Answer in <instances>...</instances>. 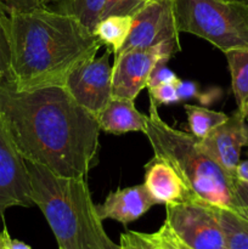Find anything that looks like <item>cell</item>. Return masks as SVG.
<instances>
[{
    "mask_svg": "<svg viewBox=\"0 0 248 249\" xmlns=\"http://www.w3.org/2000/svg\"><path fill=\"white\" fill-rule=\"evenodd\" d=\"M0 118L27 162L62 178H87L94 165L99 123L65 87L19 91L4 80Z\"/></svg>",
    "mask_w": 248,
    "mask_h": 249,
    "instance_id": "cell-1",
    "label": "cell"
},
{
    "mask_svg": "<svg viewBox=\"0 0 248 249\" xmlns=\"http://www.w3.org/2000/svg\"><path fill=\"white\" fill-rule=\"evenodd\" d=\"M7 82L16 90L63 87L68 75L101 48L92 32L77 18L39 7L10 11Z\"/></svg>",
    "mask_w": 248,
    "mask_h": 249,
    "instance_id": "cell-2",
    "label": "cell"
},
{
    "mask_svg": "<svg viewBox=\"0 0 248 249\" xmlns=\"http://www.w3.org/2000/svg\"><path fill=\"white\" fill-rule=\"evenodd\" d=\"M32 199L48 221L58 249H121L108 237L87 178H62L27 162Z\"/></svg>",
    "mask_w": 248,
    "mask_h": 249,
    "instance_id": "cell-3",
    "label": "cell"
},
{
    "mask_svg": "<svg viewBox=\"0 0 248 249\" xmlns=\"http://www.w3.org/2000/svg\"><path fill=\"white\" fill-rule=\"evenodd\" d=\"M145 135L153 156L169 163L197 199L230 211L240 207L236 178L201 150L198 139L165 123L158 113L157 104L151 99Z\"/></svg>",
    "mask_w": 248,
    "mask_h": 249,
    "instance_id": "cell-4",
    "label": "cell"
},
{
    "mask_svg": "<svg viewBox=\"0 0 248 249\" xmlns=\"http://www.w3.org/2000/svg\"><path fill=\"white\" fill-rule=\"evenodd\" d=\"M180 33L204 39L224 53L248 49V5L226 0H173Z\"/></svg>",
    "mask_w": 248,
    "mask_h": 249,
    "instance_id": "cell-5",
    "label": "cell"
},
{
    "mask_svg": "<svg viewBox=\"0 0 248 249\" xmlns=\"http://www.w3.org/2000/svg\"><path fill=\"white\" fill-rule=\"evenodd\" d=\"M168 228L190 249H228L218 207L201 199L165 206Z\"/></svg>",
    "mask_w": 248,
    "mask_h": 249,
    "instance_id": "cell-6",
    "label": "cell"
},
{
    "mask_svg": "<svg viewBox=\"0 0 248 249\" xmlns=\"http://www.w3.org/2000/svg\"><path fill=\"white\" fill-rule=\"evenodd\" d=\"M173 0H155L133 15L130 33L123 49L157 50L172 58L181 51Z\"/></svg>",
    "mask_w": 248,
    "mask_h": 249,
    "instance_id": "cell-7",
    "label": "cell"
},
{
    "mask_svg": "<svg viewBox=\"0 0 248 249\" xmlns=\"http://www.w3.org/2000/svg\"><path fill=\"white\" fill-rule=\"evenodd\" d=\"M111 51L106 49L104 55L95 56L78 66L66 80L63 87L73 99L92 116L97 117L112 99Z\"/></svg>",
    "mask_w": 248,
    "mask_h": 249,
    "instance_id": "cell-8",
    "label": "cell"
},
{
    "mask_svg": "<svg viewBox=\"0 0 248 249\" xmlns=\"http://www.w3.org/2000/svg\"><path fill=\"white\" fill-rule=\"evenodd\" d=\"M27 160L0 118V213L12 207L33 206Z\"/></svg>",
    "mask_w": 248,
    "mask_h": 249,
    "instance_id": "cell-9",
    "label": "cell"
},
{
    "mask_svg": "<svg viewBox=\"0 0 248 249\" xmlns=\"http://www.w3.org/2000/svg\"><path fill=\"white\" fill-rule=\"evenodd\" d=\"M169 60L157 50H121L114 55L112 66V97L135 101L141 90L147 88L148 78L156 66Z\"/></svg>",
    "mask_w": 248,
    "mask_h": 249,
    "instance_id": "cell-10",
    "label": "cell"
},
{
    "mask_svg": "<svg viewBox=\"0 0 248 249\" xmlns=\"http://www.w3.org/2000/svg\"><path fill=\"white\" fill-rule=\"evenodd\" d=\"M198 146L226 173L235 177L241 160V151L248 146L247 121L240 112L235 111L206 138L198 140Z\"/></svg>",
    "mask_w": 248,
    "mask_h": 249,
    "instance_id": "cell-11",
    "label": "cell"
},
{
    "mask_svg": "<svg viewBox=\"0 0 248 249\" xmlns=\"http://www.w3.org/2000/svg\"><path fill=\"white\" fill-rule=\"evenodd\" d=\"M156 204L145 184H140L109 192L105 201L97 204L96 211L102 221L114 220L128 225L139 220Z\"/></svg>",
    "mask_w": 248,
    "mask_h": 249,
    "instance_id": "cell-12",
    "label": "cell"
},
{
    "mask_svg": "<svg viewBox=\"0 0 248 249\" xmlns=\"http://www.w3.org/2000/svg\"><path fill=\"white\" fill-rule=\"evenodd\" d=\"M145 184L157 204H177L197 199L174 168L164 160L155 157L145 165Z\"/></svg>",
    "mask_w": 248,
    "mask_h": 249,
    "instance_id": "cell-13",
    "label": "cell"
},
{
    "mask_svg": "<svg viewBox=\"0 0 248 249\" xmlns=\"http://www.w3.org/2000/svg\"><path fill=\"white\" fill-rule=\"evenodd\" d=\"M100 130L109 134H125L130 131H146L148 116L135 107V101L112 97L101 113L96 117Z\"/></svg>",
    "mask_w": 248,
    "mask_h": 249,
    "instance_id": "cell-14",
    "label": "cell"
},
{
    "mask_svg": "<svg viewBox=\"0 0 248 249\" xmlns=\"http://www.w3.org/2000/svg\"><path fill=\"white\" fill-rule=\"evenodd\" d=\"M237 111L248 122V49L225 53Z\"/></svg>",
    "mask_w": 248,
    "mask_h": 249,
    "instance_id": "cell-15",
    "label": "cell"
},
{
    "mask_svg": "<svg viewBox=\"0 0 248 249\" xmlns=\"http://www.w3.org/2000/svg\"><path fill=\"white\" fill-rule=\"evenodd\" d=\"M131 22L133 16L130 15H111L102 17L95 26L92 33L101 45H105L113 55H117L128 39Z\"/></svg>",
    "mask_w": 248,
    "mask_h": 249,
    "instance_id": "cell-16",
    "label": "cell"
},
{
    "mask_svg": "<svg viewBox=\"0 0 248 249\" xmlns=\"http://www.w3.org/2000/svg\"><path fill=\"white\" fill-rule=\"evenodd\" d=\"M184 108L187 116L190 133L198 140L206 138L213 129L224 123L229 117L224 112H216L196 105H184Z\"/></svg>",
    "mask_w": 248,
    "mask_h": 249,
    "instance_id": "cell-17",
    "label": "cell"
},
{
    "mask_svg": "<svg viewBox=\"0 0 248 249\" xmlns=\"http://www.w3.org/2000/svg\"><path fill=\"white\" fill-rule=\"evenodd\" d=\"M106 0H58L57 11L77 18L90 32L101 18Z\"/></svg>",
    "mask_w": 248,
    "mask_h": 249,
    "instance_id": "cell-18",
    "label": "cell"
},
{
    "mask_svg": "<svg viewBox=\"0 0 248 249\" xmlns=\"http://www.w3.org/2000/svg\"><path fill=\"white\" fill-rule=\"evenodd\" d=\"M228 249H248V220L230 209H218Z\"/></svg>",
    "mask_w": 248,
    "mask_h": 249,
    "instance_id": "cell-19",
    "label": "cell"
},
{
    "mask_svg": "<svg viewBox=\"0 0 248 249\" xmlns=\"http://www.w3.org/2000/svg\"><path fill=\"white\" fill-rule=\"evenodd\" d=\"M9 19L10 11L0 0V83L9 78Z\"/></svg>",
    "mask_w": 248,
    "mask_h": 249,
    "instance_id": "cell-20",
    "label": "cell"
},
{
    "mask_svg": "<svg viewBox=\"0 0 248 249\" xmlns=\"http://www.w3.org/2000/svg\"><path fill=\"white\" fill-rule=\"evenodd\" d=\"M145 4L142 0H106L101 18L111 15H130L133 16ZM100 18V19H101Z\"/></svg>",
    "mask_w": 248,
    "mask_h": 249,
    "instance_id": "cell-21",
    "label": "cell"
},
{
    "mask_svg": "<svg viewBox=\"0 0 248 249\" xmlns=\"http://www.w3.org/2000/svg\"><path fill=\"white\" fill-rule=\"evenodd\" d=\"M147 89L150 99L153 100L157 105H174L180 102L177 83H167V84L156 85Z\"/></svg>",
    "mask_w": 248,
    "mask_h": 249,
    "instance_id": "cell-22",
    "label": "cell"
},
{
    "mask_svg": "<svg viewBox=\"0 0 248 249\" xmlns=\"http://www.w3.org/2000/svg\"><path fill=\"white\" fill-rule=\"evenodd\" d=\"M121 249H155V246L147 237V233L128 231L122 233L119 240Z\"/></svg>",
    "mask_w": 248,
    "mask_h": 249,
    "instance_id": "cell-23",
    "label": "cell"
},
{
    "mask_svg": "<svg viewBox=\"0 0 248 249\" xmlns=\"http://www.w3.org/2000/svg\"><path fill=\"white\" fill-rule=\"evenodd\" d=\"M147 236L160 249H182L177 236L165 223L160 226L159 230L153 233H147Z\"/></svg>",
    "mask_w": 248,
    "mask_h": 249,
    "instance_id": "cell-24",
    "label": "cell"
},
{
    "mask_svg": "<svg viewBox=\"0 0 248 249\" xmlns=\"http://www.w3.org/2000/svg\"><path fill=\"white\" fill-rule=\"evenodd\" d=\"M165 63H159L155 67V70L151 73L150 78H148L147 88L156 87V85L167 84V83H177L179 80L177 75L175 74L173 71L165 67Z\"/></svg>",
    "mask_w": 248,
    "mask_h": 249,
    "instance_id": "cell-25",
    "label": "cell"
},
{
    "mask_svg": "<svg viewBox=\"0 0 248 249\" xmlns=\"http://www.w3.org/2000/svg\"><path fill=\"white\" fill-rule=\"evenodd\" d=\"M9 11H31L45 7L53 0H1Z\"/></svg>",
    "mask_w": 248,
    "mask_h": 249,
    "instance_id": "cell-26",
    "label": "cell"
},
{
    "mask_svg": "<svg viewBox=\"0 0 248 249\" xmlns=\"http://www.w3.org/2000/svg\"><path fill=\"white\" fill-rule=\"evenodd\" d=\"M177 95L180 97V101L189 99H195V97H199L198 85L195 82H190V80H181L179 79L177 82Z\"/></svg>",
    "mask_w": 248,
    "mask_h": 249,
    "instance_id": "cell-27",
    "label": "cell"
},
{
    "mask_svg": "<svg viewBox=\"0 0 248 249\" xmlns=\"http://www.w3.org/2000/svg\"><path fill=\"white\" fill-rule=\"evenodd\" d=\"M2 242H4L2 247L6 249H32L27 243L10 237L6 228H4V230H2Z\"/></svg>",
    "mask_w": 248,
    "mask_h": 249,
    "instance_id": "cell-28",
    "label": "cell"
},
{
    "mask_svg": "<svg viewBox=\"0 0 248 249\" xmlns=\"http://www.w3.org/2000/svg\"><path fill=\"white\" fill-rule=\"evenodd\" d=\"M235 190H236V195H237V199H238V203H240V207L248 206V184L247 182L240 181V180L236 179Z\"/></svg>",
    "mask_w": 248,
    "mask_h": 249,
    "instance_id": "cell-29",
    "label": "cell"
},
{
    "mask_svg": "<svg viewBox=\"0 0 248 249\" xmlns=\"http://www.w3.org/2000/svg\"><path fill=\"white\" fill-rule=\"evenodd\" d=\"M235 178L240 181L248 184V160H240L235 172Z\"/></svg>",
    "mask_w": 248,
    "mask_h": 249,
    "instance_id": "cell-30",
    "label": "cell"
},
{
    "mask_svg": "<svg viewBox=\"0 0 248 249\" xmlns=\"http://www.w3.org/2000/svg\"><path fill=\"white\" fill-rule=\"evenodd\" d=\"M233 212H236L238 215H241L242 218H245L246 220H248V206L238 207V208H236Z\"/></svg>",
    "mask_w": 248,
    "mask_h": 249,
    "instance_id": "cell-31",
    "label": "cell"
},
{
    "mask_svg": "<svg viewBox=\"0 0 248 249\" xmlns=\"http://www.w3.org/2000/svg\"><path fill=\"white\" fill-rule=\"evenodd\" d=\"M226 1H235V2H242V4L248 5V0H226Z\"/></svg>",
    "mask_w": 248,
    "mask_h": 249,
    "instance_id": "cell-32",
    "label": "cell"
},
{
    "mask_svg": "<svg viewBox=\"0 0 248 249\" xmlns=\"http://www.w3.org/2000/svg\"><path fill=\"white\" fill-rule=\"evenodd\" d=\"M2 214L0 213V216H1ZM2 246H4V242H2V232H0V249H2Z\"/></svg>",
    "mask_w": 248,
    "mask_h": 249,
    "instance_id": "cell-33",
    "label": "cell"
},
{
    "mask_svg": "<svg viewBox=\"0 0 248 249\" xmlns=\"http://www.w3.org/2000/svg\"><path fill=\"white\" fill-rule=\"evenodd\" d=\"M147 237H148V236H147ZM150 241H151V240H150ZM151 242H152V241H151ZM152 243H153V242H152ZM153 246H155V249H160L159 247H158V246H156L155 243H153Z\"/></svg>",
    "mask_w": 248,
    "mask_h": 249,
    "instance_id": "cell-34",
    "label": "cell"
},
{
    "mask_svg": "<svg viewBox=\"0 0 248 249\" xmlns=\"http://www.w3.org/2000/svg\"><path fill=\"white\" fill-rule=\"evenodd\" d=\"M148 1H155V0H142V2H148Z\"/></svg>",
    "mask_w": 248,
    "mask_h": 249,
    "instance_id": "cell-35",
    "label": "cell"
},
{
    "mask_svg": "<svg viewBox=\"0 0 248 249\" xmlns=\"http://www.w3.org/2000/svg\"><path fill=\"white\" fill-rule=\"evenodd\" d=\"M2 249H6V248H4V247H2Z\"/></svg>",
    "mask_w": 248,
    "mask_h": 249,
    "instance_id": "cell-36",
    "label": "cell"
}]
</instances>
